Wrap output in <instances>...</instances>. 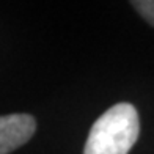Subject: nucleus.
<instances>
[{
	"mask_svg": "<svg viewBox=\"0 0 154 154\" xmlns=\"http://www.w3.org/2000/svg\"><path fill=\"white\" fill-rule=\"evenodd\" d=\"M131 5L145 17L146 22L154 27V0H135Z\"/></svg>",
	"mask_w": 154,
	"mask_h": 154,
	"instance_id": "7ed1b4c3",
	"label": "nucleus"
},
{
	"mask_svg": "<svg viewBox=\"0 0 154 154\" xmlns=\"http://www.w3.org/2000/svg\"><path fill=\"white\" fill-rule=\"evenodd\" d=\"M140 121L134 106L115 104L91 126L83 154H128L138 138Z\"/></svg>",
	"mask_w": 154,
	"mask_h": 154,
	"instance_id": "f257e3e1",
	"label": "nucleus"
},
{
	"mask_svg": "<svg viewBox=\"0 0 154 154\" xmlns=\"http://www.w3.org/2000/svg\"><path fill=\"white\" fill-rule=\"evenodd\" d=\"M36 120L27 113L0 116V154H10L33 137Z\"/></svg>",
	"mask_w": 154,
	"mask_h": 154,
	"instance_id": "f03ea898",
	"label": "nucleus"
}]
</instances>
